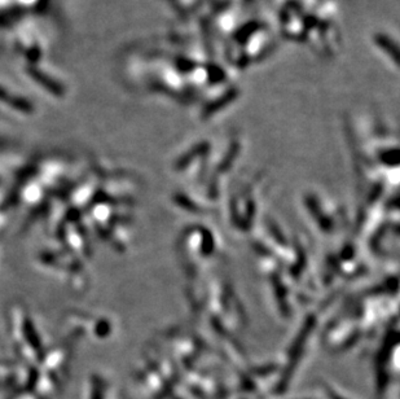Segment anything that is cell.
<instances>
[{
    "label": "cell",
    "instance_id": "6da1fadb",
    "mask_svg": "<svg viewBox=\"0 0 400 399\" xmlns=\"http://www.w3.org/2000/svg\"><path fill=\"white\" fill-rule=\"evenodd\" d=\"M329 395H331V399H342L341 396H338L337 394H334L333 391H331V390H329Z\"/></svg>",
    "mask_w": 400,
    "mask_h": 399
}]
</instances>
